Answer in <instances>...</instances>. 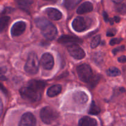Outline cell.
Listing matches in <instances>:
<instances>
[{
  "label": "cell",
  "mask_w": 126,
  "mask_h": 126,
  "mask_svg": "<svg viewBox=\"0 0 126 126\" xmlns=\"http://www.w3.org/2000/svg\"><path fill=\"white\" fill-rule=\"evenodd\" d=\"M34 22L46 38L49 40H52L55 38L57 34V30L51 22L43 17L36 18Z\"/></svg>",
  "instance_id": "1"
},
{
  "label": "cell",
  "mask_w": 126,
  "mask_h": 126,
  "mask_svg": "<svg viewBox=\"0 0 126 126\" xmlns=\"http://www.w3.org/2000/svg\"><path fill=\"white\" fill-rule=\"evenodd\" d=\"M42 92L37 91L35 89L27 85L25 87H23L20 90L21 97L25 100L29 102H38L41 98Z\"/></svg>",
  "instance_id": "2"
},
{
  "label": "cell",
  "mask_w": 126,
  "mask_h": 126,
  "mask_svg": "<svg viewBox=\"0 0 126 126\" xmlns=\"http://www.w3.org/2000/svg\"><path fill=\"white\" fill-rule=\"evenodd\" d=\"M39 61L36 54L32 52L28 55L27 62L25 65V71L30 75H34L38 73L39 70Z\"/></svg>",
  "instance_id": "3"
},
{
  "label": "cell",
  "mask_w": 126,
  "mask_h": 126,
  "mask_svg": "<svg viewBox=\"0 0 126 126\" xmlns=\"http://www.w3.org/2000/svg\"><path fill=\"white\" fill-rule=\"evenodd\" d=\"M78 75L81 81L90 83L94 77L91 66L87 64H82L76 68Z\"/></svg>",
  "instance_id": "4"
},
{
  "label": "cell",
  "mask_w": 126,
  "mask_h": 126,
  "mask_svg": "<svg viewBox=\"0 0 126 126\" xmlns=\"http://www.w3.org/2000/svg\"><path fill=\"white\" fill-rule=\"evenodd\" d=\"M40 116L43 123L49 124L59 118V113L54 108L50 107H46L41 110Z\"/></svg>",
  "instance_id": "5"
},
{
  "label": "cell",
  "mask_w": 126,
  "mask_h": 126,
  "mask_svg": "<svg viewBox=\"0 0 126 126\" xmlns=\"http://www.w3.org/2000/svg\"><path fill=\"white\" fill-rule=\"evenodd\" d=\"M73 29L76 32H82L86 30L89 27L88 20L81 17H78L75 18L72 23Z\"/></svg>",
  "instance_id": "6"
},
{
  "label": "cell",
  "mask_w": 126,
  "mask_h": 126,
  "mask_svg": "<svg viewBox=\"0 0 126 126\" xmlns=\"http://www.w3.org/2000/svg\"><path fill=\"white\" fill-rule=\"evenodd\" d=\"M69 53L70 55L74 57L75 59H78V60H81L84 58L86 56L85 52L84 51L83 49L80 47L78 44H73L68 47V48Z\"/></svg>",
  "instance_id": "7"
},
{
  "label": "cell",
  "mask_w": 126,
  "mask_h": 126,
  "mask_svg": "<svg viewBox=\"0 0 126 126\" xmlns=\"http://www.w3.org/2000/svg\"><path fill=\"white\" fill-rule=\"evenodd\" d=\"M41 64L45 70H51L54 65V57L49 53H45L41 59Z\"/></svg>",
  "instance_id": "8"
},
{
  "label": "cell",
  "mask_w": 126,
  "mask_h": 126,
  "mask_svg": "<svg viewBox=\"0 0 126 126\" xmlns=\"http://www.w3.org/2000/svg\"><path fill=\"white\" fill-rule=\"evenodd\" d=\"M26 29V23L23 21H19L12 25L11 30V35L13 37H17L23 34Z\"/></svg>",
  "instance_id": "9"
},
{
  "label": "cell",
  "mask_w": 126,
  "mask_h": 126,
  "mask_svg": "<svg viewBox=\"0 0 126 126\" xmlns=\"http://www.w3.org/2000/svg\"><path fill=\"white\" fill-rule=\"evenodd\" d=\"M36 124V121L34 116L30 113H25L22 116L19 126H33Z\"/></svg>",
  "instance_id": "10"
},
{
  "label": "cell",
  "mask_w": 126,
  "mask_h": 126,
  "mask_svg": "<svg viewBox=\"0 0 126 126\" xmlns=\"http://www.w3.org/2000/svg\"><path fill=\"white\" fill-rule=\"evenodd\" d=\"M73 99L75 103L79 105H83L87 103L88 100V96L82 91H77L73 95Z\"/></svg>",
  "instance_id": "11"
},
{
  "label": "cell",
  "mask_w": 126,
  "mask_h": 126,
  "mask_svg": "<svg viewBox=\"0 0 126 126\" xmlns=\"http://www.w3.org/2000/svg\"><path fill=\"white\" fill-rule=\"evenodd\" d=\"M58 42L61 44H75V43H81L82 39L78 38L77 37L71 36L68 35H63L59 38Z\"/></svg>",
  "instance_id": "12"
},
{
  "label": "cell",
  "mask_w": 126,
  "mask_h": 126,
  "mask_svg": "<svg viewBox=\"0 0 126 126\" xmlns=\"http://www.w3.org/2000/svg\"><path fill=\"white\" fill-rule=\"evenodd\" d=\"M46 12L48 17L53 20H59L61 19L62 17V14L61 13V12L55 8L49 7V8L46 9Z\"/></svg>",
  "instance_id": "13"
},
{
  "label": "cell",
  "mask_w": 126,
  "mask_h": 126,
  "mask_svg": "<svg viewBox=\"0 0 126 126\" xmlns=\"http://www.w3.org/2000/svg\"><path fill=\"white\" fill-rule=\"evenodd\" d=\"M93 10V4L91 2L86 1L80 5L77 9V13L79 14H83L90 12Z\"/></svg>",
  "instance_id": "14"
},
{
  "label": "cell",
  "mask_w": 126,
  "mask_h": 126,
  "mask_svg": "<svg viewBox=\"0 0 126 126\" xmlns=\"http://www.w3.org/2000/svg\"><path fill=\"white\" fill-rule=\"evenodd\" d=\"M27 85L35 89L37 91L41 92H43L46 86V83L43 81H38V80H31L28 81Z\"/></svg>",
  "instance_id": "15"
},
{
  "label": "cell",
  "mask_w": 126,
  "mask_h": 126,
  "mask_svg": "<svg viewBox=\"0 0 126 126\" xmlns=\"http://www.w3.org/2000/svg\"><path fill=\"white\" fill-rule=\"evenodd\" d=\"M62 91V86L59 84L54 85L48 89L47 95L49 97H54L58 95Z\"/></svg>",
  "instance_id": "16"
},
{
  "label": "cell",
  "mask_w": 126,
  "mask_h": 126,
  "mask_svg": "<svg viewBox=\"0 0 126 126\" xmlns=\"http://www.w3.org/2000/svg\"><path fill=\"white\" fill-rule=\"evenodd\" d=\"M79 125L81 126H94L97 125L95 119L89 116H84L79 121Z\"/></svg>",
  "instance_id": "17"
},
{
  "label": "cell",
  "mask_w": 126,
  "mask_h": 126,
  "mask_svg": "<svg viewBox=\"0 0 126 126\" xmlns=\"http://www.w3.org/2000/svg\"><path fill=\"white\" fill-rule=\"evenodd\" d=\"M81 1V0H64V6L67 9H73Z\"/></svg>",
  "instance_id": "18"
},
{
  "label": "cell",
  "mask_w": 126,
  "mask_h": 126,
  "mask_svg": "<svg viewBox=\"0 0 126 126\" xmlns=\"http://www.w3.org/2000/svg\"><path fill=\"white\" fill-rule=\"evenodd\" d=\"M100 113V109L96 105L95 102L93 101L91 103V107H90L89 111V113L90 114H92V115H97Z\"/></svg>",
  "instance_id": "19"
},
{
  "label": "cell",
  "mask_w": 126,
  "mask_h": 126,
  "mask_svg": "<svg viewBox=\"0 0 126 126\" xmlns=\"http://www.w3.org/2000/svg\"><path fill=\"white\" fill-rule=\"evenodd\" d=\"M9 20L10 17L8 16L1 17V20H0V32H2V31L6 28Z\"/></svg>",
  "instance_id": "20"
},
{
  "label": "cell",
  "mask_w": 126,
  "mask_h": 126,
  "mask_svg": "<svg viewBox=\"0 0 126 126\" xmlns=\"http://www.w3.org/2000/svg\"><path fill=\"white\" fill-rule=\"evenodd\" d=\"M107 75L110 77H115L121 75V71L116 67H111L107 70Z\"/></svg>",
  "instance_id": "21"
},
{
  "label": "cell",
  "mask_w": 126,
  "mask_h": 126,
  "mask_svg": "<svg viewBox=\"0 0 126 126\" xmlns=\"http://www.w3.org/2000/svg\"><path fill=\"white\" fill-rule=\"evenodd\" d=\"M19 6H20L22 8L26 9L31 4L32 2V0H16Z\"/></svg>",
  "instance_id": "22"
},
{
  "label": "cell",
  "mask_w": 126,
  "mask_h": 126,
  "mask_svg": "<svg viewBox=\"0 0 126 126\" xmlns=\"http://www.w3.org/2000/svg\"><path fill=\"white\" fill-rule=\"evenodd\" d=\"M117 6H116V9L119 13L121 14H126V4H117Z\"/></svg>",
  "instance_id": "23"
},
{
  "label": "cell",
  "mask_w": 126,
  "mask_h": 126,
  "mask_svg": "<svg viewBox=\"0 0 126 126\" xmlns=\"http://www.w3.org/2000/svg\"><path fill=\"white\" fill-rule=\"evenodd\" d=\"M100 35H97L96 36H95L94 38H93L92 39V42H91V46L92 48H95L97 47V46H98V44L100 43Z\"/></svg>",
  "instance_id": "24"
},
{
  "label": "cell",
  "mask_w": 126,
  "mask_h": 126,
  "mask_svg": "<svg viewBox=\"0 0 126 126\" xmlns=\"http://www.w3.org/2000/svg\"><path fill=\"white\" fill-rule=\"evenodd\" d=\"M125 50V46H121L118 47L116 48H114L113 50H112V52L114 55L118 54V52H123Z\"/></svg>",
  "instance_id": "25"
},
{
  "label": "cell",
  "mask_w": 126,
  "mask_h": 126,
  "mask_svg": "<svg viewBox=\"0 0 126 126\" xmlns=\"http://www.w3.org/2000/svg\"><path fill=\"white\" fill-rule=\"evenodd\" d=\"M122 41H123V39H122V38H113V39H112L110 41V44L111 46H114L116 45V44H119V43H120Z\"/></svg>",
  "instance_id": "26"
},
{
  "label": "cell",
  "mask_w": 126,
  "mask_h": 126,
  "mask_svg": "<svg viewBox=\"0 0 126 126\" xmlns=\"http://www.w3.org/2000/svg\"><path fill=\"white\" fill-rule=\"evenodd\" d=\"M103 18H104L105 21L106 22H110L111 18H109V16H108V14H107V12H103Z\"/></svg>",
  "instance_id": "27"
},
{
  "label": "cell",
  "mask_w": 126,
  "mask_h": 126,
  "mask_svg": "<svg viewBox=\"0 0 126 126\" xmlns=\"http://www.w3.org/2000/svg\"><path fill=\"white\" fill-rule=\"evenodd\" d=\"M115 34H116V31L114 30H111L108 31V32H107V36L112 37L113 36L115 35Z\"/></svg>",
  "instance_id": "28"
},
{
  "label": "cell",
  "mask_w": 126,
  "mask_h": 126,
  "mask_svg": "<svg viewBox=\"0 0 126 126\" xmlns=\"http://www.w3.org/2000/svg\"><path fill=\"white\" fill-rule=\"evenodd\" d=\"M118 60L120 63H125L126 62V55H122L118 58Z\"/></svg>",
  "instance_id": "29"
},
{
  "label": "cell",
  "mask_w": 126,
  "mask_h": 126,
  "mask_svg": "<svg viewBox=\"0 0 126 126\" xmlns=\"http://www.w3.org/2000/svg\"><path fill=\"white\" fill-rule=\"evenodd\" d=\"M114 20L115 21L116 23H119V22H120V18H119V17H118V16H115V17H114Z\"/></svg>",
  "instance_id": "30"
},
{
  "label": "cell",
  "mask_w": 126,
  "mask_h": 126,
  "mask_svg": "<svg viewBox=\"0 0 126 126\" xmlns=\"http://www.w3.org/2000/svg\"><path fill=\"white\" fill-rule=\"evenodd\" d=\"M1 91H3L4 93H7V91H6V89L4 88V87H3V86H2V84H1Z\"/></svg>",
  "instance_id": "31"
},
{
  "label": "cell",
  "mask_w": 126,
  "mask_h": 126,
  "mask_svg": "<svg viewBox=\"0 0 126 126\" xmlns=\"http://www.w3.org/2000/svg\"><path fill=\"white\" fill-rule=\"evenodd\" d=\"M123 1V0H113V2H114V3H116V4L121 3V2Z\"/></svg>",
  "instance_id": "32"
},
{
  "label": "cell",
  "mask_w": 126,
  "mask_h": 126,
  "mask_svg": "<svg viewBox=\"0 0 126 126\" xmlns=\"http://www.w3.org/2000/svg\"><path fill=\"white\" fill-rule=\"evenodd\" d=\"M6 71V68L5 67H1V73H5V71Z\"/></svg>",
  "instance_id": "33"
},
{
  "label": "cell",
  "mask_w": 126,
  "mask_h": 126,
  "mask_svg": "<svg viewBox=\"0 0 126 126\" xmlns=\"http://www.w3.org/2000/svg\"><path fill=\"white\" fill-rule=\"evenodd\" d=\"M2 102L1 101V112L2 113Z\"/></svg>",
  "instance_id": "34"
},
{
  "label": "cell",
  "mask_w": 126,
  "mask_h": 126,
  "mask_svg": "<svg viewBox=\"0 0 126 126\" xmlns=\"http://www.w3.org/2000/svg\"><path fill=\"white\" fill-rule=\"evenodd\" d=\"M44 1H56L57 0H44Z\"/></svg>",
  "instance_id": "35"
}]
</instances>
